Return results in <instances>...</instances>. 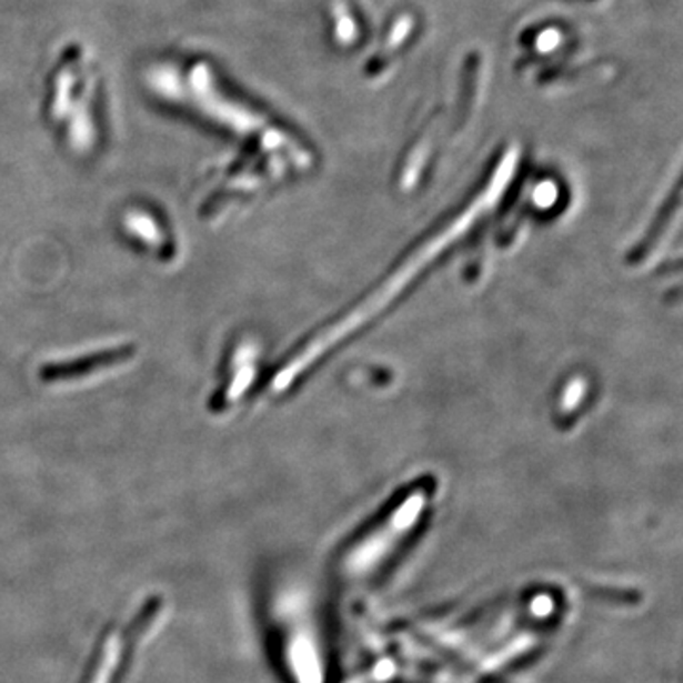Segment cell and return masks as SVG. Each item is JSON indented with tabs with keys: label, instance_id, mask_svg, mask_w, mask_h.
I'll return each instance as SVG.
<instances>
[{
	"label": "cell",
	"instance_id": "obj_1",
	"mask_svg": "<svg viewBox=\"0 0 683 683\" xmlns=\"http://www.w3.org/2000/svg\"><path fill=\"white\" fill-rule=\"evenodd\" d=\"M513 168L514 154H509L505 158V162L501 163L498 173H495L490 189L484 190L473 202V205H469L462 215L450 222L449 227H444L443 232H439L425 245L416 249L409 261L403 262L399 267L398 272L393 273L390 280L385 281L384 285L378 289L376 293H372L369 299L364 300L361 307L355 308L353 312L340 319L339 323H334L331 329H327L321 337L313 340L312 344L308 345L304 353H302V358L297 359V363L293 364L294 371H304L315 359L329 352V348L340 344L353 331H358L361 327L366 325L369 321H372L374 315L384 312L385 308L390 307L391 300L398 299L399 294L403 293V287L414 280L422 268L430 267L431 262L435 261L436 254L446 251L452 245V241L460 240L462 235L468 234L469 227H473L484 215V211H489L498 202V195L508 187L509 177L513 173Z\"/></svg>",
	"mask_w": 683,
	"mask_h": 683
},
{
	"label": "cell",
	"instance_id": "obj_2",
	"mask_svg": "<svg viewBox=\"0 0 683 683\" xmlns=\"http://www.w3.org/2000/svg\"><path fill=\"white\" fill-rule=\"evenodd\" d=\"M423 505L425 500L420 492L404 498L403 503H399V508L388 514V519L378 522L366 535L355 541L340 562L344 580H369V575L384 566V560L395 551L393 545L401 543L416 524L418 514Z\"/></svg>",
	"mask_w": 683,
	"mask_h": 683
}]
</instances>
